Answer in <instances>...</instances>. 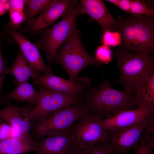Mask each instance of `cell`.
<instances>
[{"label": "cell", "instance_id": "obj_1", "mask_svg": "<svg viewBox=\"0 0 154 154\" xmlns=\"http://www.w3.org/2000/svg\"><path fill=\"white\" fill-rule=\"evenodd\" d=\"M98 86L90 85L83 95L85 97L84 103L91 113L103 119L121 111L137 108L135 96L132 94L115 89L106 80Z\"/></svg>", "mask_w": 154, "mask_h": 154}, {"label": "cell", "instance_id": "obj_2", "mask_svg": "<svg viewBox=\"0 0 154 154\" xmlns=\"http://www.w3.org/2000/svg\"><path fill=\"white\" fill-rule=\"evenodd\" d=\"M114 54L120 74L118 81L125 91L135 96L147 78L154 73V55L130 52L120 47Z\"/></svg>", "mask_w": 154, "mask_h": 154}, {"label": "cell", "instance_id": "obj_3", "mask_svg": "<svg viewBox=\"0 0 154 154\" xmlns=\"http://www.w3.org/2000/svg\"><path fill=\"white\" fill-rule=\"evenodd\" d=\"M132 15L128 18L119 17L117 21L115 29L121 38L120 47L130 51L151 54L154 50L153 16Z\"/></svg>", "mask_w": 154, "mask_h": 154}, {"label": "cell", "instance_id": "obj_4", "mask_svg": "<svg viewBox=\"0 0 154 154\" xmlns=\"http://www.w3.org/2000/svg\"><path fill=\"white\" fill-rule=\"evenodd\" d=\"M84 14L81 4L76 1L59 22L42 32L35 44L46 58L45 74H52L51 64L60 47L68 39L76 29L77 17Z\"/></svg>", "mask_w": 154, "mask_h": 154}, {"label": "cell", "instance_id": "obj_5", "mask_svg": "<svg viewBox=\"0 0 154 154\" xmlns=\"http://www.w3.org/2000/svg\"><path fill=\"white\" fill-rule=\"evenodd\" d=\"M90 113L88 107L83 102L65 107L36 121L35 134L40 138L69 134L74 123Z\"/></svg>", "mask_w": 154, "mask_h": 154}, {"label": "cell", "instance_id": "obj_6", "mask_svg": "<svg viewBox=\"0 0 154 154\" xmlns=\"http://www.w3.org/2000/svg\"><path fill=\"white\" fill-rule=\"evenodd\" d=\"M54 60L66 70L71 81L76 80L80 72L87 66L100 65L86 51L82 43L81 34L76 29L59 50Z\"/></svg>", "mask_w": 154, "mask_h": 154}, {"label": "cell", "instance_id": "obj_7", "mask_svg": "<svg viewBox=\"0 0 154 154\" xmlns=\"http://www.w3.org/2000/svg\"><path fill=\"white\" fill-rule=\"evenodd\" d=\"M154 124V114L132 126L121 130L106 131L108 144L112 154H126L129 151H135L141 146L139 141L144 132Z\"/></svg>", "mask_w": 154, "mask_h": 154}, {"label": "cell", "instance_id": "obj_8", "mask_svg": "<svg viewBox=\"0 0 154 154\" xmlns=\"http://www.w3.org/2000/svg\"><path fill=\"white\" fill-rule=\"evenodd\" d=\"M102 119L91 113L72 126L69 134L76 148H81L108 141L102 123Z\"/></svg>", "mask_w": 154, "mask_h": 154}, {"label": "cell", "instance_id": "obj_9", "mask_svg": "<svg viewBox=\"0 0 154 154\" xmlns=\"http://www.w3.org/2000/svg\"><path fill=\"white\" fill-rule=\"evenodd\" d=\"M38 96L31 115L33 121L65 107L83 101L82 96H76L49 89L39 88Z\"/></svg>", "mask_w": 154, "mask_h": 154}, {"label": "cell", "instance_id": "obj_10", "mask_svg": "<svg viewBox=\"0 0 154 154\" xmlns=\"http://www.w3.org/2000/svg\"><path fill=\"white\" fill-rule=\"evenodd\" d=\"M32 84L37 88L52 90L72 96H82L85 90L92 84L88 78L80 77L75 80H66L52 74H44L32 78Z\"/></svg>", "mask_w": 154, "mask_h": 154}, {"label": "cell", "instance_id": "obj_11", "mask_svg": "<svg viewBox=\"0 0 154 154\" xmlns=\"http://www.w3.org/2000/svg\"><path fill=\"white\" fill-rule=\"evenodd\" d=\"M76 0H54L40 15L22 30L23 32L36 34L50 25L68 13Z\"/></svg>", "mask_w": 154, "mask_h": 154}, {"label": "cell", "instance_id": "obj_12", "mask_svg": "<svg viewBox=\"0 0 154 154\" xmlns=\"http://www.w3.org/2000/svg\"><path fill=\"white\" fill-rule=\"evenodd\" d=\"M154 114V109L140 107L123 110L102 119V123L106 131L121 130L132 126Z\"/></svg>", "mask_w": 154, "mask_h": 154}, {"label": "cell", "instance_id": "obj_13", "mask_svg": "<svg viewBox=\"0 0 154 154\" xmlns=\"http://www.w3.org/2000/svg\"><path fill=\"white\" fill-rule=\"evenodd\" d=\"M3 33V37L11 39L17 44L24 56L33 67L44 74L46 72L47 65L35 44L17 32L10 23L4 26Z\"/></svg>", "mask_w": 154, "mask_h": 154}, {"label": "cell", "instance_id": "obj_14", "mask_svg": "<svg viewBox=\"0 0 154 154\" xmlns=\"http://www.w3.org/2000/svg\"><path fill=\"white\" fill-rule=\"evenodd\" d=\"M6 106L0 110V118L17 129L21 134H29L33 125L31 106L20 107L12 104L9 100Z\"/></svg>", "mask_w": 154, "mask_h": 154}, {"label": "cell", "instance_id": "obj_15", "mask_svg": "<svg viewBox=\"0 0 154 154\" xmlns=\"http://www.w3.org/2000/svg\"><path fill=\"white\" fill-rule=\"evenodd\" d=\"M39 138L35 141L36 154H73L76 148L69 133Z\"/></svg>", "mask_w": 154, "mask_h": 154}, {"label": "cell", "instance_id": "obj_16", "mask_svg": "<svg viewBox=\"0 0 154 154\" xmlns=\"http://www.w3.org/2000/svg\"><path fill=\"white\" fill-rule=\"evenodd\" d=\"M84 14H88L99 24L103 30L116 29L117 21L112 16L103 0H82Z\"/></svg>", "mask_w": 154, "mask_h": 154}, {"label": "cell", "instance_id": "obj_17", "mask_svg": "<svg viewBox=\"0 0 154 154\" xmlns=\"http://www.w3.org/2000/svg\"><path fill=\"white\" fill-rule=\"evenodd\" d=\"M35 151V141L29 134L0 141V154H21Z\"/></svg>", "mask_w": 154, "mask_h": 154}, {"label": "cell", "instance_id": "obj_18", "mask_svg": "<svg viewBox=\"0 0 154 154\" xmlns=\"http://www.w3.org/2000/svg\"><path fill=\"white\" fill-rule=\"evenodd\" d=\"M41 72L30 64L20 50L9 70V74L14 77L17 85L28 81L30 77L33 78L41 76Z\"/></svg>", "mask_w": 154, "mask_h": 154}, {"label": "cell", "instance_id": "obj_19", "mask_svg": "<svg viewBox=\"0 0 154 154\" xmlns=\"http://www.w3.org/2000/svg\"><path fill=\"white\" fill-rule=\"evenodd\" d=\"M38 94V91L36 90L27 81L18 85L15 90L6 95L2 96L1 103H3L12 99L19 102L31 103L35 104Z\"/></svg>", "mask_w": 154, "mask_h": 154}, {"label": "cell", "instance_id": "obj_20", "mask_svg": "<svg viewBox=\"0 0 154 154\" xmlns=\"http://www.w3.org/2000/svg\"><path fill=\"white\" fill-rule=\"evenodd\" d=\"M135 97L137 107L154 109V73L147 78Z\"/></svg>", "mask_w": 154, "mask_h": 154}, {"label": "cell", "instance_id": "obj_21", "mask_svg": "<svg viewBox=\"0 0 154 154\" xmlns=\"http://www.w3.org/2000/svg\"><path fill=\"white\" fill-rule=\"evenodd\" d=\"M51 0H25L23 13L25 22L27 25L31 23L35 17L42 12L51 3Z\"/></svg>", "mask_w": 154, "mask_h": 154}, {"label": "cell", "instance_id": "obj_22", "mask_svg": "<svg viewBox=\"0 0 154 154\" xmlns=\"http://www.w3.org/2000/svg\"><path fill=\"white\" fill-rule=\"evenodd\" d=\"M73 154H112L108 141L87 147L76 148Z\"/></svg>", "mask_w": 154, "mask_h": 154}, {"label": "cell", "instance_id": "obj_23", "mask_svg": "<svg viewBox=\"0 0 154 154\" xmlns=\"http://www.w3.org/2000/svg\"><path fill=\"white\" fill-rule=\"evenodd\" d=\"M102 42L103 44L109 47L115 46L121 44V36L117 31L105 30L103 31Z\"/></svg>", "mask_w": 154, "mask_h": 154}, {"label": "cell", "instance_id": "obj_24", "mask_svg": "<svg viewBox=\"0 0 154 154\" xmlns=\"http://www.w3.org/2000/svg\"><path fill=\"white\" fill-rule=\"evenodd\" d=\"M130 13L132 14L153 16L154 11L148 7L142 1L132 0L130 9Z\"/></svg>", "mask_w": 154, "mask_h": 154}, {"label": "cell", "instance_id": "obj_25", "mask_svg": "<svg viewBox=\"0 0 154 154\" xmlns=\"http://www.w3.org/2000/svg\"><path fill=\"white\" fill-rule=\"evenodd\" d=\"M113 51L108 46L102 44L98 46L95 52V59L101 64H108L112 59Z\"/></svg>", "mask_w": 154, "mask_h": 154}, {"label": "cell", "instance_id": "obj_26", "mask_svg": "<svg viewBox=\"0 0 154 154\" xmlns=\"http://www.w3.org/2000/svg\"><path fill=\"white\" fill-rule=\"evenodd\" d=\"M3 33L0 32V102L2 93L3 83L7 75L9 74V68L7 66L6 61L3 58L1 51V43L3 37Z\"/></svg>", "mask_w": 154, "mask_h": 154}, {"label": "cell", "instance_id": "obj_27", "mask_svg": "<svg viewBox=\"0 0 154 154\" xmlns=\"http://www.w3.org/2000/svg\"><path fill=\"white\" fill-rule=\"evenodd\" d=\"M9 15L11 24L15 28L21 24L25 20L23 11L10 9Z\"/></svg>", "mask_w": 154, "mask_h": 154}, {"label": "cell", "instance_id": "obj_28", "mask_svg": "<svg viewBox=\"0 0 154 154\" xmlns=\"http://www.w3.org/2000/svg\"><path fill=\"white\" fill-rule=\"evenodd\" d=\"M11 125L9 124L2 123L0 124V140L10 138Z\"/></svg>", "mask_w": 154, "mask_h": 154}, {"label": "cell", "instance_id": "obj_29", "mask_svg": "<svg viewBox=\"0 0 154 154\" xmlns=\"http://www.w3.org/2000/svg\"><path fill=\"white\" fill-rule=\"evenodd\" d=\"M10 9L23 11L25 0H9Z\"/></svg>", "mask_w": 154, "mask_h": 154}, {"label": "cell", "instance_id": "obj_30", "mask_svg": "<svg viewBox=\"0 0 154 154\" xmlns=\"http://www.w3.org/2000/svg\"><path fill=\"white\" fill-rule=\"evenodd\" d=\"M132 0H119L117 7L121 10L130 13V9Z\"/></svg>", "mask_w": 154, "mask_h": 154}, {"label": "cell", "instance_id": "obj_31", "mask_svg": "<svg viewBox=\"0 0 154 154\" xmlns=\"http://www.w3.org/2000/svg\"><path fill=\"white\" fill-rule=\"evenodd\" d=\"M10 9L9 0H0V16L4 15Z\"/></svg>", "mask_w": 154, "mask_h": 154}, {"label": "cell", "instance_id": "obj_32", "mask_svg": "<svg viewBox=\"0 0 154 154\" xmlns=\"http://www.w3.org/2000/svg\"><path fill=\"white\" fill-rule=\"evenodd\" d=\"M133 154H150V153L144 146L141 147L139 150L135 151V153Z\"/></svg>", "mask_w": 154, "mask_h": 154}]
</instances>
